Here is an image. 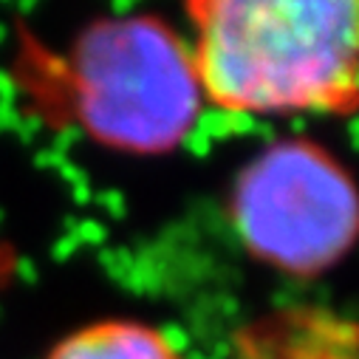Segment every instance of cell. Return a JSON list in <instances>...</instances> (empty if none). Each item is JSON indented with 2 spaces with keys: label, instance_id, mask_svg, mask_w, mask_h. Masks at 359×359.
<instances>
[{
  "label": "cell",
  "instance_id": "2",
  "mask_svg": "<svg viewBox=\"0 0 359 359\" xmlns=\"http://www.w3.org/2000/svg\"><path fill=\"white\" fill-rule=\"evenodd\" d=\"M71 85L88 133L147 153L182 139L201 100L187 43L158 20H125L85 34L74 48Z\"/></svg>",
  "mask_w": 359,
  "mask_h": 359
},
{
  "label": "cell",
  "instance_id": "1",
  "mask_svg": "<svg viewBox=\"0 0 359 359\" xmlns=\"http://www.w3.org/2000/svg\"><path fill=\"white\" fill-rule=\"evenodd\" d=\"M201 97L249 116H351L359 0H184Z\"/></svg>",
  "mask_w": 359,
  "mask_h": 359
},
{
  "label": "cell",
  "instance_id": "5",
  "mask_svg": "<svg viewBox=\"0 0 359 359\" xmlns=\"http://www.w3.org/2000/svg\"><path fill=\"white\" fill-rule=\"evenodd\" d=\"M46 359H184L164 331L136 320H102L60 339Z\"/></svg>",
  "mask_w": 359,
  "mask_h": 359
},
{
  "label": "cell",
  "instance_id": "3",
  "mask_svg": "<svg viewBox=\"0 0 359 359\" xmlns=\"http://www.w3.org/2000/svg\"><path fill=\"white\" fill-rule=\"evenodd\" d=\"M232 221L255 257L292 275H314L348 252L356 196L339 161L306 139H289L243 170Z\"/></svg>",
  "mask_w": 359,
  "mask_h": 359
},
{
  "label": "cell",
  "instance_id": "4",
  "mask_svg": "<svg viewBox=\"0 0 359 359\" xmlns=\"http://www.w3.org/2000/svg\"><path fill=\"white\" fill-rule=\"evenodd\" d=\"M241 359H356L353 323L323 309H294L246 328Z\"/></svg>",
  "mask_w": 359,
  "mask_h": 359
}]
</instances>
